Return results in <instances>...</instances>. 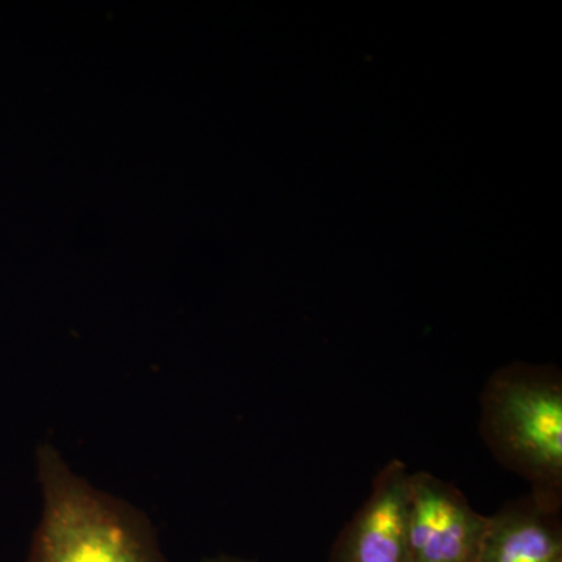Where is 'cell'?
<instances>
[{
  "mask_svg": "<svg viewBox=\"0 0 562 562\" xmlns=\"http://www.w3.org/2000/svg\"><path fill=\"white\" fill-rule=\"evenodd\" d=\"M203 562H255L249 560H243V558L228 557V554H220V557L209 558Z\"/></svg>",
  "mask_w": 562,
  "mask_h": 562,
  "instance_id": "cell-6",
  "label": "cell"
},
{
  "mask_svg": "<svg viewBox=\"0 0 562 562\" xmlns=\"http://www.w3.org/2000/svg\"><path fill=\"white\" fill-rule=\"evenodd\" d=\"M476 562H562L561 509L527 497L487 517Z\"/></svg>",
  "mask_w": 562,
  "mask_h": 562,
  "instance_id": "cell-5",
  "label": "cell"
},
{
  "mask_svg": "<svg viewBox=\"0 0 562 562\" xmlns=\"http://www.w3.org/2000/svg\"><path fill=\"white\" fill-rule=\"evenodd\" d=\"M409 509L412 472L401 460H391L336 539L330 562H408Z\"/></svg>",
  "mask_w": 562,
  "mask_h": 562,
  "instance_id": "cell-4",
  "label": "cell"
},
{
  "mask_svg": "<svg viewBox=\"0 0 562 562\" xmlns=\"http://www.w3.org/2000/svg\"><path fill=\"white\" fill-rule=\"evenodd\" d=\"M486 525L452 483L412 473L408 562H476Z\"/></svg>",
  "mask_w": 562,
  "mask_h": 562,
  "instance_id": "cell-3",
  "label": "cell"
},
{
  "mask_svg": "<svg viewBox=\"0 0 562 562\" xmlns=\"http://www.w3.org/2000/svg\"><path fill=\"white\" fill-rule=\"evenodd\" d=\"M480 436L506 471L530 484V495L562 508V379L558 369L513 364L484 384Z\"/></svg>",
  "mask_w": 562,
  "mask_h": 562,
  "instance_id": "cell-2",
  "label": "cell"
},
{
  "mask_svg": "<svg viewBox=\"0 0 562 562\" xmlns=\"http://www.w3.org/2000/svg\"><path fill=\"white\" fill-rule=\"evenodd\" d=\"M38 473L44 509L27 562H166L144 513L77 476L47 443Z\"/></svg>",
  "mask_w": 562,
  "mask_h": 562,
  "instance_id": "cell-1",
  "label": "cell"
}]
</instances>
